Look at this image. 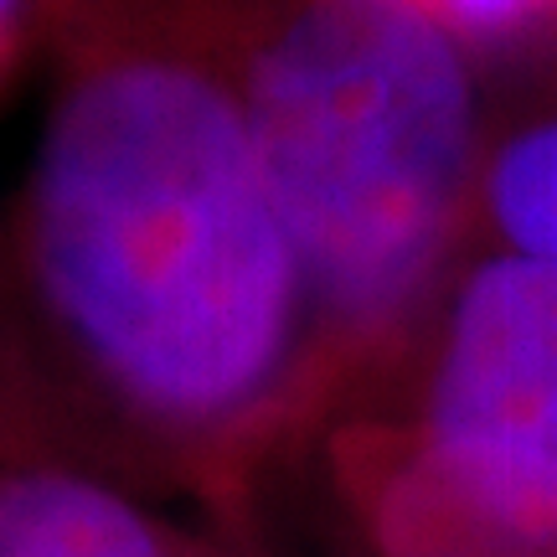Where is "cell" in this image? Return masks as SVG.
Listing matches in <instances>:
<instances>
[{
    "label": "cell",
    "instance_id": "obj_1",
    "mask_svg": "<svg viewBox=\"0 0 557 557\" xmlns=\"http://www.w3.org/2000/svg\"><path fill=\"white\" fill-rule=\"evenodd\" d=\"M62 78L16 238L83 367L171 429L278 387L310 320L248 129L233 0H58Z\"/></svg>",
    "mask_w": 557,
    "mask_h": 557
},
{
    "label": "cell",
    "instance_id": "obj_2",
    "mask_svg": "<svg viewBox=\"0 0 557 557\" xmlns=\"http://www.w3.org/2000/svg\"><path fill=\"white\" fill-rule=\"evenodd\" d=\"M248 129L305 299L393 331L434 284L475 181V83L413 0H233Z\"/></svg>",
    "mask_w": 557,
    "mask_h": 557
},
{
    "label": "cell",
    "instance_id": "obj_3",
    "mask_svg": "<svg viewBox=\"0 0 557 557\" xmlns=\"http://www.w3.org/2000/svg\"><path fill=\"white\" fill-rule=\"evenodd\" d=\"M444 517L557 557V263L496 253L444 331L429 429L393 475Z\"/></svg>",
    "mask_w": 557,
    "mask_h": 557
},
{
    "label": "cell",
    "instance_id": "obj_4",
    "mask_svg": "<svg viewBox=\"0 0 557 557\" xmlns=\"http://www.w3.org/2000/svg\"><path fill=\"white\" fill-rule=\"evenodd\" d=\"M0 557H171L135 500L67 470L0 475Z\"/></svg>",
    "mask_w": 557,
    "mask_h": 557
},
{
    "label": "cell",
    "instance_id": "obj_5",
    "mask_svg": "<svg viewBox=\"0 0 557 557\" xmlns=\"http://www.w3.org/2000/svg\"><path fill=\"white\" fill-rule=\"evenodd\" d=\"M480 207L511 253L557 263V120L521 129L491 156Z\"/></svg>",
    "mask_w": 557,
    "mask_h": 557
},
{
    "label": "cell",
    "instance_id": "obj_6",
    "mask_svg": "<svg viewBox=\"0 0 557 557\" xmlns=\"http://www.w3.org/2000/svg\"><path fill=\"white\" fill-rule=\"evenodd\" d=\"M413 5H423L455 37L470 41L521 37V32L542 26L547 16H557V0H413Z\"/></svg>",
    "mask_w": 557,
    "mask_h": 557
},
{
    "label": "cell",
    "instance_id": "obj_7",
    "mask_svg": "<svg viewBox=\"0 0 557 557\" xmlns=\"http://www.w3.org/2000/svg\"><path fill=\"white\" fill-rule=\"evenodd\" d=\"M47 11H58V0H0V88L21 67Z\"/></svg>",
    "mask_w": 557,
    "mask_h": 557
}]
</instances>
